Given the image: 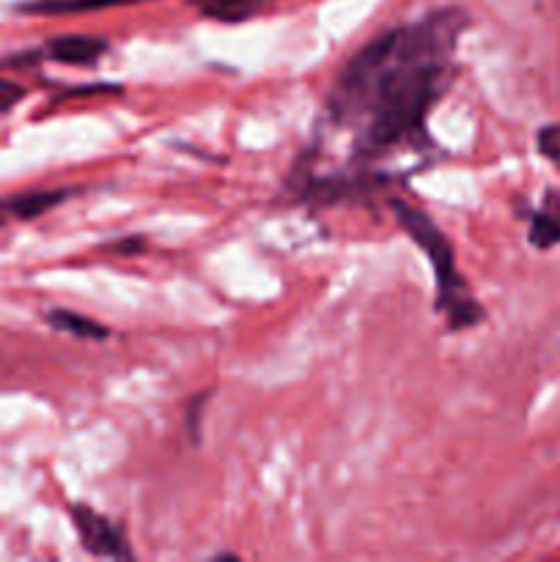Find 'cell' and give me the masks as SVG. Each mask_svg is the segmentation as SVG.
Listing matches in <instances>:
<instances>
[{
  "label": "cell",
  "mask_w": 560,
  "mask_h": 562,
  "mask_svg": "<svg viewBox=\"0 0 560 562\" xmlns=\"http://www.w3.org/2000/svg\"><path fill=\"white\" fill-rule=\"evenodd\" d=\"M390 184V176L373 173V170H366V173H338V176H305L296 181L294 192L302 198V201H311L316 206H333V203L344 201H360V198L373 195L382 187Z\"/></svg>",
  "instance_id": "3"
},
{
  "label": "cell",
  "mask_w": 560,
  "mask_h": 562,
  "mask_svg": "<svg viewBox=\"0 0 560 562\" xmlns=\"http://www.w3.org/2000/svg\"><path fill=\"white\" fill-rule=\"evenodd\" d=\"M212 398V393H198L195 398L190 401V406H187V417H184V426H187V434H190V442H201V417H203V406H206V401Z\"/></svg>",
  "instance_id": "10"
},
{
  "label": "cell",
  "mask_w": 560,
  "mask_h": 562,
  "mask_svg": "<svg viewBox=\"0 0 560 562\" xmlns=\"http://www.w3.org/2000/svg\"><path fill=\"white\" fill-rule=\"evenodd\" d=\"M47 324L53 329H58V333L75 335V338H82V340H104L110 335V329L102 327L99 322H93V318L80 316V313L64 311V307H55V311H49Z\"/></svg>",
  "instance_id": "9"
},
{
  "label": "cell",
  "mask_w": 560,
  "mask_h": 562,
  "mask_svg": "<svg viewBox=\"0 0 560 562\" xmlns=\"http://www.w3.org/2000/svg\"><path fill=\"white\" fill-rule=\"evenodd\" d=\"M71 525H75L77 538H80V547L93 558L135 560L124 527L110 521L99 510L88 508V505H71Z\"/></svg>",
  "instance_id": "4"
},
{
  "label": "cell",
  "mask_w": 560,
  "mask_h": 562,
  "mask_svg": "<svg viewBox=\"0 0 560 562\" xmlns=\"http://www.w3.org/2000/svg\"><path fill=\"white\" fill-rule=\"evenodd\" d=\"M470 25L459 5L428 11L357 49L327 93L335 124L355 132V154L384 157L426 143V121L456 77V47Z\"/></svg>",
  "instance_id": "1"
},
{
  "label": "cell",
  "mask_w": 560,
  "mask_h": 562,
  "mask_svg": "<svg viewBox=\"0 0 560 562\" xmlns=\"http://www.w3.org/2000/svg\"><path fill=\"white\" fill-rule=\"evenodd\" d=\"M395 220L404 228V234L421 247L428 256L434 267V278H437V311L448 318L450 329H467L481 324L483 307L481 302L472 300L470 289H467L464 278L456 263V250L450 245L448 236L443 234L437 223L428 217L423 209L412 206V203L393 198L390 201Z\"/></svg>",
  "instance_id": "2"
},
{
  "label": "cell",
  "mask_w": 560,
  "mask_h": 562,
  "mask_svg": "<svg viewBox=\"0 0 560 562\" xmlns=\"http://www.w3.org/2000/svg\"><path fill=\"white\" fill-rule=\"evenodd\" d=\"M269 0H192L198 11L209 20H217V22H245L250 16H256L258 11L267 9Z\"/></svg>",
  "instance_id": "8"
},
{
  "label": "cell",
  "mask_w": 560,
  "mask_h": 562,
  "mask_svg": "<svg viewBox=\"0 0 560 562\" xmlns=\"http://www.w3.org/2000/svg\"><path fill=\"white\" fill-rule=\"evenodd\" d=\"M538 151L552 159L560 170V124H549L538 130Z\"/></svg>",
  "instance_id": "11"
},
{
  "label": "cell",
  "mask_w": 560,
  "mask_h": 562,
  "mask_svg": "<svg viewBox=\"0 0 560 562\" xmlns=\"http://www.w3.org/2000/svg\"><path fill=\"white\" fill-rule=\"evenodd\" d=\"M25 86H20V82L14 80H3L0 77V113H9V110H14L16 104L25 99Z\"/></svg>",
  "instance_id": "12"
},
{
  "label": "cell",
  "mask_w": 560,
  "mask_h": 562,
  "mask_svg": "<svg viewBox=\"0 0 560 562\" xmlns=\"http://www.w3.org/2000/svg\"><path fill=\"white\" fill-rule=\"evenodd\" d=\"M143 0H25L16 5L20 14L36 16H69V14H88V11L119 9V5H135Z\"/></svg>",
  "instance_id": "7"
},
{
  "label": "cell",
  "mask_w": 560,
  "mask_h": 562,
  "mask_svg": "<svg viewBox=\"0 0 560 562\" xmlns=\"http://www.w3.org/2000/svg\"><path fill=\"white\" fill-rule=\"evenodd\" d=\"M108 49V38L88 36V33H66L44 44V55L64 66H97Z\"/></svg>",
  "instance_id": "5"
},
{
  "label": "cell",
  "mask_w": 560,
  "mask_h": 562,
  "mask_svg": "<svg viewBox=\"0 0 560 562\" xmlns=\"http://www.w3.org/2000/svg\"><path fill=\"white\" fill-rule=\"evenodd\" d=\"M527 225V239L536 250H552L560 245V192L549 190L541 206L530 214Z\"/></svg>",
  "instance_id": "6"
},
{
  "label": "cell",
  "mask_w": 560,
  "mask_h": 562,
  "mask_svg": "<svg viewBox=\"0 0 560 562\" xmlns=\"http://www.w3.org/2000/svg\"><path fill=\"white\" fill-rule=\"evenodd\" d=\"M108 250L121 252V256H132V252L143 250V239H121L115 241V245H108Z\"/></svg>",
  "instance_id": "13"
},
{
  "label": "cell",
  "mask_w": 560,
  "mask_h": 562,
  "mask_svg": "<svg viewBox=\"0 0 560 562\" xmlns=\"http://www.w3.org/2000/svg\"><path fill=\"white\" fill-rule=\"evenodd\" d=\"M9 220H16L14 198H0V225H5Z\"/></svg>",
  "instance_id": "14"
}]
</instances>
